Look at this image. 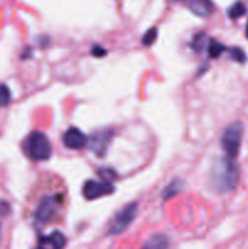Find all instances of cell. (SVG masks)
Instances as JSON below:
<instances>
[{
	"label": "cell",
	"instance_id": "6da1fadb",
	"mask_svg": "<svg viewBox=\"0 0 248 249\" xmlns=\"http://www.w3.org/2000/svg\"><path fill=\"white\" fill-rule=\"evenodd\" d=\"M212 181L218 191H231L238 182V168L230 158H219L212 167Z\"/></svg>",
	"mask_w": 248,
	"mask_h": 249
},
{
	"label": "cell",
	"instance_id": "7a4b0ae2",
	"mask_svg": "<svg viewBox=\"0 0 248 249\" xmlns=\"http://www.w3.org/2000/svg\"><path fill=\"white\" fill-rule=\"evenodd\" d=\"M24 153L28 158L35 162H43V160H49L53 153L51 143L49 141L48 136L41 131H33L29 134L23 141Z\"/></svg>",
	"mask_w": 248,
	"mask_h": 249
},
{
	"label": "cell",
	"instance_id": "3957f363",
	"mask_svg": "<svg viewBox=\"0 0 248 249\" xmlns=\"http://www.w3.org/2000/svg\"><path fill=\"white\" fill-rule=\"evenodd\" d=\"M243 124L241 122H233L228 125L221 135V147L225 152L226 157L235 160L240 153L241 143H242Z\"/></svg>",
	"mask_w": 248,
	"mask_h": 249
},
{
	"label": "cell",
	"instance_id": "277c9868",
	"mask_svg": "<svg viewBox=\"0 0 248 249\" xmlns=\"http://www.w3.org/2000/svg\"><path fill=\"white\" fill-rule=\"evenodd\" d=\"M62 203L61 196H46L39 203L35 211V219L39 223L48 224L55 220L58 213V207Z\"/></svg>",
	"mask_w": 248,
	"mask_h": 249
},
{
	"label": "cell",
	"instance_id": "5b68a950",
	"mask_svg": "<svg viewBox=\"0 0 248 249\" xmlns=\"http://www.w3.org/2000/svg\"><path fill=\"white\" fill-rule=\"evenodd\" d=\"M138 214V203L133 202V203L128 204L124 207L121 212L116 215L114 220L112 221L111 226H109L108 233L109 235H119L123 231H125L129 228L134 219L136 218Z\"/></svg>",
	"mask_w": 248,
	"mask_h": 249
},
{
	"label": "cell",
	"instance_id": "8992f818",
	"mask_svg": "<svg viewBox=\"0 0 248 249\" xmlns=\"http://www.w3.org/2000/svg\"><path fill=\"white\" fill-rule=\"evenodd\" d=\"M114 191V186L109 182L95 181V180H88L83 186V196L87 199H97L100 197L111 195Z\"/></svg>",
	"mask_w": 248,
	"mask_h": 249
},
{
	"label": "cell",
	"instance_id": "52a82bcc",
	"mask_svg": "<svg viewBox=\"0 0 248 249\" xmlns=\"http://www.w3.org/2000/svg\"><path fill=\"white\" fill-rule=\"evenodd\" d=\"M112 139V131L104 129V130L96 131V133L92 134L90 136L89 141H88V145H89L90 150L95 153L99 157L106 153L107 147H108V143Z\"/></svg>",
	"mask_w": 248,
	"mask_h": 249
},
{
	"label": "cell",
	"instance_id": "ba28073f",
	"mask_svg": "<svg viewBox=\"0 0 248 249\" xmlns=\"http://www.w3.org/2000/svg\"><path fill=\"white\" fill-rule=\"evenodd\" d=\"M63 145L71 150H82L88 146V138L78 128H70L63 134Z\"/></svg>",
	"mask_w": 248,
	"mask_h": 249
},
{
	"label": "cell",
	"instance_id": "9c48e42d",
	"mask_svg": "<svg viewBox=\"0 0 248 249\" xmlns=\"http://www.w3.org/2000/svg\"><path fill=\"white\" fill-rule=\"evenodd\" d=\"M169 248V238L163 233H156L151 236L146 243L143 245L142 249H168Z\"/></svg>",
	"mask_w": 248,
	"mask_h": 249
},
{
	"label": "cell",
	"instance_id": "30bf717a",
	"mask_svg": "<svg viewBox=\"0 0 248 249\" xmlns=\"http://www.w3.org/2000/svg\"><path fill=\"white\" fill-rule=\"evenodd\" d=\"M41 243H49L53 249H63L66 246V236L63 235L60 231H53V233H50L49 236L40 238Z\"/></svg>",
	"mask_w": 248,
	"mask_h": 249
},
{
	"label": "cell",
	"instance_id": "8fae6325",
	"mask_svg": "<svg viewBox=\"0 0 248 249\" xmlns=\"http://www.w3.org/2000/svg\"><path fill=\"white\" fill-rule=\"evenodd\" d=\"M191 10L198 16H208L213 11V2L211 0H195Z\"/></svg>",
	"mask_w": 248,
	"mask_h": 249
},
{
	"label": "cell",
	"instance_id": "7c38bea8",
	"mask_svg": "<svg viewBox=\"0 0 248 249\" xmlns=\"http://www.w3.org/2000/svg\"><path fill=\"white\" fill-rule=\"evenodd\" d=\"M226 50L225 45H223L221 43H219L215 39H212L208 43V55L212 58H218L224 51Z\"/></svg>",
	"mask_w": 248,
	"mask_h": 249
},
{
	"label": "cell",
	"instance_id": "4fadbf2b",
	"mask_svg": "<svg viewBox=\"0 0 248 249\" xmlns=\"http://www.w3.org/2000/svg\"><path fill=\"white\" fill-rule=\"evenodd\" d=\"M246 12H247V7H246V5L243 4L242 1L235 2V4L228 10L229 17L232 19L240 18V17H242Z\"/></svg>",
	"mask_w": 248,
	"mask_h": 249
},
{
	"label": "cell",
	"instance_id": "5bb4252c",
	"mask_svg": "<svg viewBox=\"0 0 248 249\" xmlns=\"http://www.w3.org/2000/svg\"><path fill=\"white\" fill-rule=\"evenodd\" d=\"M180 190H181V181L177 179L174 180V181L170 182V184L164 189V191H163V197H164V199L172 198L173 196L179 194Z\"/></svg>",
	"mask_w": 248,
	"mask_h": 249
},
{
	"label": "cell",
	"instance_id": "9a60e30c",
	"mask_svg": "<svg viewBox=\"0 0 248 249\" xmlns=\"http://www.w3.org/2000/svg\"><path fill=\"white\" fill-rule=\"evenodd\" d=\"M11 102V91L4 83H0V107L9 106Z\"/></svg>",
	"mask_w": 248,
	"mask_h": 249
},
{
	"label": "cell",
	"instance_id": "2e32d148",
	"mask_svg": "<svg viewBox=\"0 0 248 249\" xmlns=\"http://www.w3.org/2000/svg\"><path fill=\"white\" fill-rule=\"evenodd\" d=\"M97 174L100 175V178L104 179L105 182H109V184L118 177L117 173L114 172L113 169H111V168H100V169L97 170Z\"/></svg>",
	"mask_w": 248,
	"mask_h": 249
},
{
	"label": "cell",
	"instance_id": "e0dca14e",
	"mask_svg": "<svg viewBox=\"0 0 248 249\" xmlns=\"http://www.w3.org/2000/svg\"><path fill=\"white\" fill-rule=\"evenodd\" d=\"M207 39L206 36L203 33H199L197 36H195L194 40H192V49L195 51H202L204 48H206Z\"/></svg>",
	"mask_w": 248,
	"mask_h": 249
},
{
	"label": "cell",
	"instance_id": "ac0fdd59",
	"mask_svg": "<svg viewBox=\"0 0 248 249\" xmlns=\"http://www.w3.org/2000/svg\"><path fill=\"white\" fill-rule=\"evenodd\" d=\"M230 56L233 61H236V62L238 63H243L246 62V60H247V55H246L245 51H243L241 48H237V46L231 49Z\"/></svg>",
	"mask_w": 248,
	"mask_h": 249
},
{
	"label": "cell",
	"instance_id": "d6986e66",
	"mask_svg": "<svg viewBox=\"0 0 248 249\" xmlns=\"http://www.w3.org/2000/svg\"><path fill=\"white\" fill-rule=\"evenodd\" d=\"M156 38H157V28L156 27H152V28L148 29L142 36V44L146 46L152 45L156 41Z\"/></svg>",
	"mask_w": 248,
	"mask_h": 249
},
{
	"label": "cell",
	"instance_id": "ffe728a7",
	"mask_svg": "<svg viewBox=\"0 0 248 249\" xmlns=\"http://www.w3.org/2000/svg\"><path fill=\"white\" fill-rule=\"evenodd\" d=\"M11 212V207H10L9 202L0 201V216H6Z\"/></svg>",
	"mask_w": 248,
	"mask_h": 249
},
{
	"label": "cell",
	"instance_id": "44dd1931",
	"mask_svg": "<svg viewBox=\"0 0 248 249\" xmlns=\"http://www.w3.org/2000/svg\"><path fill=\"white\" fill-rule=\"evenodd\" d=\"M91 53L94 56H96V57H102V56H105L107 53V51L105 50L104 48H101V46H94V48L91 49Z\"/></svg>",
	"mask_w": 248,
	"mask_h": 249
},
{
	"label": "cell",
	"instance_id": "7402d4cb",
	"mask_svg": "<svg viewBox=\"0 0 248 249\" xmlns=\"http://www.w3.org/2000/svg\"><path fill=\"white\" fill-rule=\"evenodd\" d=\"M246 36H247L248 38V22H247V26H246Z\"/></svg>",
	"mask_w": 248,
	"mask_h": 249
},
{
	"label": "cell",
	"instance_id": "603a6c76",
	"mask_svg": "<svg viewBox=\"0 0 248 249\" xmlns=\"http://www.w3.org/2000/svg\"><path fill=\"white\" fill-rule=\"evenodd\" d=\"M35 249H45V248H44V247H43V246H39V247H36Z\"/></svg>",
	"mask_w": 248,
	"mask_h": 249
}]
</instances>
